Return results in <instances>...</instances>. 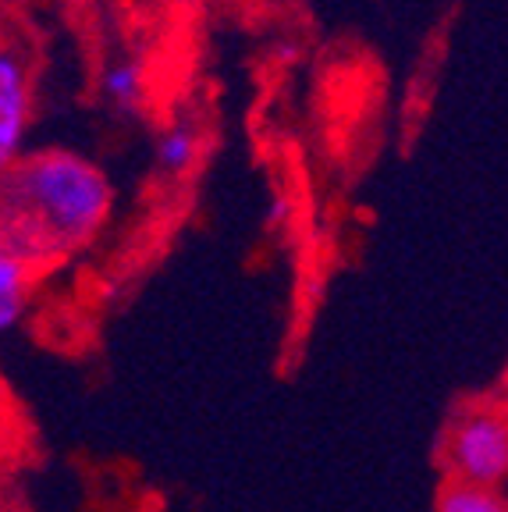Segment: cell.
I'll return each mask as SVG.
<instances>
[{"label":"cell","instance_id":"4","mask_svg":"<svg viewBox=\"0 0 508 512\" xmlns=\"http://www.w3.org/2000/svg\"><path fill=\"white\" fill-rule=\"evenodd\" d=\"M146 89H150V79H146V64L139 57L121 54L104 61V68H100V93L118 111H139L146 100Z\"/></svg>","mask_w":508,"mask_h":512},{"label":"cell","instance_id":"6","mask_svg":"<svg viewBox=\"0 0 508 512\" xmlns=\"http://www.w3.org/2000/svg\"><path fill=\"white\" fill-rule=\"evenodd\" d=\"M434 512H508V495L494 488H477L466 480L445 477V484L437 488Z\"/></svg>","mask_w":508,"mask_h":512},{"label":"cell","instance_id":"3","mask_svg":"<svg viewBox=\"0 0 508 512\" xmlns=\"http://www.w3.org/2000/svg\"><path fill=\"white\" fill-rule=\"evenodd\" d=\"M25 121H29V79L25 64L11 47L0 54V160L15 164V153L22 146Z\"/></svg>","mask_w":508,"mask_h":512},{"label":"cell","instance_id":"8","mask_svg":"<svg viewBox=\"0 0 508 512\" xmlns=\"http://www.w3.org/2000/svg\"><path fill=\"white\" fill-rule=\"evenodd\" d=\"M288 217H292V200H288V196H274V203H270V214H267V224H270V228H281V224H288Z\"/></svg>","mask_w":508,"mask_h":512},{"label":"cell","instance_id":"2","mask_svg":"<svg viewBox=\"0 0 508 512\" xmlns=\"http://www.w3.org/2000/svg\"><path fill=\"white\" fill-rule=\"evenodd\" d=\"M437 456L445 477L477 488H508V409L498 402H466L448 416Z\"/></svg>","mask_w":508,"mask_h":512},{"label":"cell","instance_id":"1","mask_svg":"<svg viewBox=\"0 0 508 512\" xmlns=\"http://www.w3.org/2000/svg\"><path fill=\"white\" fill-rule=\"evenodd\" d=\"M114 185L93 160L68 150H40L8 168L4 249L22 264L75 253L107 224Z\"/></svg>","mask_w":508,"mask_h":512},{"label":"cell","instance_id":"7","mask_svg":"<svg viewBox=\"0 0 508 512\" xmlns=\"http://www.w3.org/2000/svg\"><path fill=\"white\" fill-rule=\"evenodd\" d=\"M25 288H29V264L15 253H0V328L11 331L25 313Z\"/></svg>","mask_w":508,"mask_h":512},{"label":"cell","instance_id":"5","mask_svg":"<svg viewBox=\"0 0 508 512\" xmlns=\"http://www.w3.org/2000/svg\"><path fill=\"white\" fill-rule=\"evenodd\" d=\"M199 146H203V136H199V128L192 125V121H185V118L171 121L157 136V146H153L157 168L164 171V175H185V171L196 168Z\"/></svg>","mask_w":508,"mask_h":512},{"label":"cell","instance_id":"9","mask_svg":"<svg viewBox=\"0 0 508 512\" xmlns=\"http://www.w3.org/2000/svg\"><path fill=\"white\" fill-rule=\"evenodd\" d=\"M505 409H508V402H505Z\"/></svg>","mask_w":508,"mask_h":512}]
</instances>
